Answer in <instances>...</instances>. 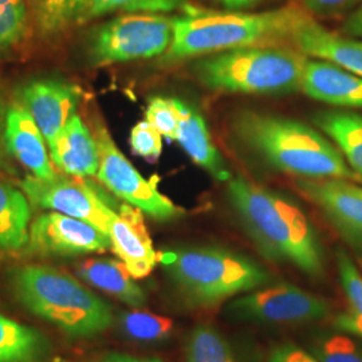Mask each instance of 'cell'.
Wrapping results in <instances>:
<instances>
[{
	"instance_id": "6da1fadb",
	"label": "cell",
	"mask_w": 362,
	"mask_h": 362,
	"mask_svg": "<svg viewBox=\"0 0 362 362\" xmlns=\"http://www.w3.org/2000/svg\"><path fill=\"white\" fill-rule=\"evenodd\" d=\"M227 196L262 254L310 276L322 274L324 250L318 233L294 200L242 176L228 180Z\"/></svg>"
},
{
	"instance_id": "7a4b0ae2",
	"label": "cell",
	"mask_w": 362,
	"mask_h": 362,
	"mask_svg": "<svg viewBox=\"0 0 362 362\" xmlns=\"http://www.w3.org/2000/svg\"><path fill=\"white\" fill-rule=\"evenodd\" d=\"M182 10L181 16L173 18V39L168 50L161 55L163 65L290 40L298 21L306 13L300 7L263 13L209 11L191 6Z\"/></svg>"
},
{
	"instance_id": "3957f363",
	"label": "cell",
	"mask_w": 362,
	"mask_h": 362,
	"mask_svg": "<svg viewBox=\"0 0 362 362\" xmlns=\"http://www.w3.org/2000/svg\"><path fill=\"white\" fill-rule=\"evenodd\" d=\"M233 132L272 168L311 180L356 177L339 149L296 119L248 110L235 118Z\"/></svg>"
},
{
	"instance_id": "277c9868",
	"label": "cell",
	"mask_w": 362,
	"mask_h": 362,
	"mask_svg": "<svg viewBox=\"0 0 362 362\" xmlns=\"http://www.w3.org/2000/svg\"><path fill=\"white\" fill-rule=\"evenodd\" d=\"M11 290L25 309L67 336H98L115 321L104 299L74 276L49 266L28 264L16 269L11 275Z\"/></svg>"
},
{
	"instance_id": "5b68a950",
	"label": "cell",
	"mask_w": 362,
	"mask_h": 362,
	"mask_svg": "<svg viewBox=\"0 0 362 362\" xmlns=\"http://www.w3.org/2000/svg\"><path fill=\"white\" fill-rule=\"evenodd\" d=\"M160 262L181 298L200 309L214 308L272 281L254 259L221 247L172 248L160 255Z\"/></svg>"
},
{
	"instance_id": "8992f818",
	"label": "cell",
	"mask_w": 362,
	"mask_h": 362,
	"mask_svg": "<svg viewBox=\"0 0 362 362\" xmlns=\"http://www.w3.org/2000/svg\"><path fill=\"white\" fill-rule=\"evenodd\" d=\"M308 58L296 47L250 46L199 58L192 73L209 90L281 95L302 90Z\"/></svg>"
},
{
	"instance_id": "52a82bcc",
	"label": "cell",
	"mask_w": 362,
	"mask_h": 362,
	"mask_svg": "<svg viewBox=\"0 0 362 362\" xmlns=\"http://www.w3.org/2000/svg\"><path fill=\"white\" fill-rule=\"evenodd\" d=\"M173 39V18L163 13H125L94 30L89 58L107 66L164 55Z\"/></svg>"
},
{
	"instance_id": "ba28073f",
	"label": "cell",
	"mask_w": 362,
	"mask_h": 362,
	"mask_svg": "<svg viewBox=\"0 0 362 362\" xmlns=\"http://www.w3.org/2000/svg\"><path fill=\"white\" fill-rule=\"evenodd\" d=\"M93 134L100 151V167L95 177L105 188L157 221H169L182 215V209L157 189L156 181L146 180L133 167L103 124L94 125Z\"/></svg>"
},
{
	"instance_id": "9c48e42d",
	"label": "cell",
	"mask_w": 362,
	"mask_h": 362,
	"mask_svg": "<svg viewBox=\"0 0 362 362\" xmlns=\"http://www.w3.org/2000/svg\"><path fill=\"white\" fill-rule=\"evenodd\" d=\"M228 315L240 322L306 324L325 318L330 305L324 298L291 284L264 285L233 299Z\"/></svg>"
},
{
	"instance_id": "30bf717a",
	"label": "cell",
	"mask_w": 362,
	"mask_h": 362,
	"mask_svg": "<svg viewBox=\"0 0 362 362\" xmlns=\"http://www.w3.org/2000/svg\"><path fill=\"white\" fill-rule=\"evenodd\" d=\"M21 189L37 207L89 221L106 233L117 208L115 200L85 177L58 175L42 180L27 176L21 181Z\"/></svg>"
},
{
	"instance_id": "8fae6325",
	"label": "cell",
	"mask_w": 362,
	"mask_h": 362,
	"mask_svg": "<svg viewBox=\"0 0 362 362\" xmlns=\"http://www.w3.org/2000/svg\"><path fill=\"white\" fill-rule=\"evenodd\" d=\"M26 247L38 257H76L103 252L112 245L109 235L89 221L52 211L31 223Z\"/></svg>"
},
{
	"instance_id": "7c38bea8",
	"label": "cell",
	"mask_w": 362,
	"mask_h": 362,
	"mask_svg": "<svg viewBox=\"0 0 362 362\" xmlns=\"http://www.w3.org/2000/svg\"><path fill=\"white\" fill-rule=\"evenodd\" d=\"M19 103L34 118L47 145L76 115L81 89L76 83L39 79L23 85L16 93Z\"/></svg>"
},
{
	"instance_id": "4fadbf2b",
	"label": "cell",
	"mask_w": 362,
	"mask_h": 362,
	"mask_svg": "<svg viewBox=\"0 0 362 362\" xmlns=\"http://www.w3.org/2000/svg\"><path fill=\"white\" fill-rule=\"evenodd\" d=\"M297 187L348 240L362 246V188L344 179H300Z\"/></svg>"
},
{
	"instance_id": "5bb4252c",
	"label": "cell",
	"mask_w": 362,
	"mask_h": 362,
	"mask_svg": "<svg viewBox=\"0 0 362 362\" xmlns=\"http://www.w3.org/2000/svg\"><path fill=\"white\" fill-rule=\"evenodd\" d=\"M107 235L110 248L134 279L152 274L158 255L145 227L141 211L127 203L117 207L109 221Z\"/></svg>"
},
{
	"instance_id": "9a60e30c",
	"label": "cell",
	"mask_w": 362,
	"mask_h": 362,
	"mask_svg": "<svg viewBox=\"0 0 362 362\" xmlns=\"http://www.w3.org/2000/svg\"><path fill=\"white\" fill-rule=\"evenodd\" d=\"M290 42L309 58L330 62L362 77V40L329 31L308 13L298 21Z\"/></svg>"
},
{
	"instance_id": "2e32d148",
	"label": "cell",
	"mask_w": 362,
	"mask_h": 362,
	"mask_svg": "<svg viewBox=\"0 0 362 362\" xmlns=\"http://www.w3.org/2000/svg\"><path fill=\"white\" fill-rule=\"evenodd\" d=\"M3 141L7 151L33 176L42 180H52L58 176L49 158L46 140L34 118L21 104L8 107Z\"/></svg>"
},
{
	"instance_id": "e0dca14e",
	"label": "cell",
	"mask_w": 362,
	"mask_h": 362,
	"mask_svg": "<svg viewBox=\"0 0 362 362\" xmlns=\"http://www.w3.org/2000/svg\"><path fill=\"white\" fill-rule=\"evenodd\" d=\"M52 163L69 176L93 177L100 167L95 137L81 117L74 115L49 144Z\"/></svg>"
},
{
	"instance_id": "ac0fdd59",
	"label": "cell",
	"mask_w": 362,
	"mask_h": 362,
	"mask_svg": "<svg viewBox=\"0 0 362 362\" xmlns=\"http://www.w3.org/2000/svg\"><path fill=\"white\" fill-rule=\"evenodd\" d=\"M302 91L325 104L362 107V77L326 61H309L308 58Z\"/></svg>"
},
{
	"instance_id": "d6986e66",
	"label": "cell",
	"mask_w": 362,
	"mask_h": 362,
	"mask_svg": "<svg viewBox=\"0 0 362 362\" xmlns=\"http://www.w3.org/2000/svg\"><path fill=\"white\" fill-rule=\"evenodd\" d=\"M175 103L180 117L176 140L181 148L192 158L194 164L204 169L214 179L230 180V169L212 143L206 119L194 106L184 103L182 100L175 98Z\"/></svg>"
},
{
	"instance_id": "ffe728a7",
	"label": "cell",
	"mask_w": 362,
	"mask_h": 362,
	"mask_svg": "<svg viewBox=\"0 0 362 362\" xmlns=\"http://www.w3.org/2000/svg\"><path fill=\"white\" fill-rule=\"evenodd\" d=\"M78 275L89 285L130 308H143L146 296L121 260L88 259L78 266Z\"/></svg>"
},
{
	"instance_id": "44dd1931",
	"label": "cell",
	"mask_w": 362,
	"mask_h": 362,
	"mask_svg": "<svg viewBox=\"0 0 362 362\" xmlns=\"http://www.w3.org/2000/svg\"><path fill=\"white\" fill-rule=\"evenodd\" d=\"M31 206L23 191L0 180V250L18 251L28 243Z\"/></svg>"
},
{
	"instance_id": "7402d4cb",
	"label": "cell",
	"mask_w": 362,
	"mask_h": 362,
	"mask_svg": "<svg viewBox=\"0 0 362 362\" xmlns=\"http://www.w3.org/2000/svg\"><path fill=\"white\" fill-rule=\"evenodd\" d=\"M315 125L337 144L356 176L362 179V115L353 112H321Z\"/></svg>"
},
{
	"instance_id": "603a6c76",
	"label": "cell",
	"mask_w": 362,
	"mask_h": 362,
	"mask_svg": "<svg viewBox=\"0 0 362 362\" xmlns=\"http://www.w3.org/2000/svg\"><path fill=\"white\" fill-rule=\"evenodd\" d=\"M47 338L39 330L0 314V362H46Z\"/></svg>"
},
{
	"instance_id": "cb8c5ba5",
	"label": "cell",
	"mask_w": 362,
	"mask_h": 362,
	"mask_svg": "<svg viewBox=\"0 0 362 362\" xmlns=\"http://www.w3.org/2000/svg\"><path fill=\"white\" fill-rule=\"evenodd\" d=\"M339 282L346 296L349 309L338 314L334 326L339 332L362 339V275L344 251L337 254Z\"/></svg>"
},
{
	"instance_id": "d4e9b609",
	"label": "cell",
	"mask_w": 362,
	"mask_h": 362,
	"mask_svg": "<svg viewBox=\"0 0 362 362\" xmlns=\"http://www.w3.org/2000/svg\"><path fill=\"white\" fill-rule=\"evenodd\" d=\"M187 6V0H86L78 15L77 25H83L106 13H164Z\"/></svg>"
},
{
	"instance_id": "484cf974",
	"label": "cell",
	"mask_w": 362,
	"mask_h": 362,
	"mask_svg": "<svg viewBox=\"0 0 362 362\" xmlns=\"http://www.w3.org/2000/svg\"><path fill=\"white\" fill-rule=\"evenodd\" d=\"M184 362H240L231 344L218 329L199 325L188 338Z\"/></svg>"
},
{
	"instance_id": "4316f807",
	"label": "cell",
	"mask_w": 362,
	"mask_h": 362,
	"mask_svg": "<svg viewBox=\"0 0 362 362\" xmlns=\"http://www.w3.org/2000/svg\"><path fill=\"white\" fill-rule=\"evenodd\" d=\"M86 0H28L39 33L55 35L77 25L78 15Z\"/></svg>"
},
{
	"instance_id": "83f0119b",
	"label": "cell",
	"mask_w": 362,
	"mask_h": 362,
	"mask_svg": "<svg viewBox=\"0 0 362 362\" xmlns=\"http://www.w3.org/2000/svg\"><path fill=\"white\" fill-rule=\"evenodd\" d=\"M119 326L127 336L141 341H161L173 332V321L168 317L146 311H128L119 317Z\"/></svg>"
},
{
	"instance_id": "f1b7e54d",
	"label": "cell",
	"mask_w": 362,
	"mask_h": 362,
	"mask_svg": "<svg viewBox=\"0 0 362 362\" xmlns=\"http://www.w3.org/2000/svg\"><path fill=\"white\" fill-rule=\"evenodd\" d=\"M27 22L26 0H0V52L21 42L26 33Z\"/></svg>"
},
{
	"instance_id": "f546056e",
	"label": "cell",
	"mask_w": 362,
	"mask_h": 362,
	"mask_svg": "<svg viewBox=\"0 0 362 362\" xmlns=\"http://www.w3.org/2000/svg\"><path fill=\"white\" fill-rule=\"evenodd\" d=\"M310 353L320 362H362L361 346L344 334H327L315 339Z\"/></svg>"
},
{
	"instance_id": "4dcf8cb0",
	"label": "cell",
	"mask_w": 362,
	"mask_h": 362,
	"mask_svg": "<svg viewBox=\"0 0 362 362\" xmlns=\"http://www.w3.org/2000/svg\"><path fill=\"white\" fill-rule=\"evenodd\" d=\"M145 121H148L161 136L168 140H176L180 117L175 98L153 97L146 106Z\"/></svg>"
},
{
	"instance_id": "1f68e13d",
	"label": "cell",
	"mask_w": 362,
	"mask_h": 362,
	"mask_svg": "<svg viewBox=\"0 0 362 362\" xmlns=\"http://www.w3.org/2000/svg\"><path fill=\"white\" fill-rule=\"evenodd\" d=\"M130 146L136 155L157 158L163 152L161 134L148 121H140L130 132Z\"/></svg>"
},
{
	"instance_id": "d6a6232c",
	"label": "cell",
	"mask_w": 362,
	"mask_h": 362,
	"mask_svg": "<svg viewBox=\"0 0 362 362\" xmlns=\"http://www.w3.org/2000/svg\"><path fill=\"white\" fill-rule=\"evenodd\" d=\"M362 0H300V8L309 15H336L361 4Z\"/></svg>"
},
{
	"instance_id": "836d02e7",
	"label": "cell",
	"mask_w": 362,
	"mask_h": 362,
	"mask_svg": "<svg viewBox=\"0 0 362 362\" xmlns=\"http://www.w3.org/2000/svg\"><path fill=\"white\" fill-rule=\"evenodd\" d=\"M266 362H320L310 351L293 344L279 345L272 350Z\"/></svg>"
},
{
	"instance_id": "e575fe53",
	"label": "cell",
	"mask_w": 362,
	"mask_h": 362,
	"mask_svg": "<svg viewBox=\"0 0 362 362\" xmlns=\"http://www.w3.org/2000/svg\"><path fill=\"white\" fill-rule=\"evenodd\" d=\"M341 31L348 37L362 38V3L346 18Z\"/></svg>"
},
{
	"instance_id": "d590c367",
	"label": "cell",
	"mask_w": 362,
	"mask_h": 362,
	"mask_svg": "<svg viewBox=\"0 0 362 362\" xmlns=\"http://www.w3.org/2000/svg\"><path fill=\"white\" fill-rule=\"evenodd\" d=\"M215 1L221 7H224L227 11H245L255 7L263 0H215Z\"/></svg>"
},
{
	"instance_id": "8d00e7d4",
	"label": "cell",
	"mask_w": 362,
	"mask_h": 362,
	"mask_svg": "<svg viewBox=\"0 0 362 362\" xmlns=\"http://www.w3.org/2000/svg\"><path fill=\"white\" fill-rule=\"evenodd\" d=\"M103 362H163L158 358H139L124 353H109Z\"/></svg>"
},
{
	"instance_id": "74e56055",
	"label": "cell",
	"mask_w": 362,
	"mask_h": 362,
	"mask_svg": "<svg viewBox=\"0 0 362 362\" xmlns=\"http://www.w3.org/2000/svg\"><path fill=\"white\" fill-rule=\"evenodd\" d=\"M7 107L4 104V100L0 94V140L3 139V134H4V127H6V117H7Z\"/></svg>"
}]
</instances>
